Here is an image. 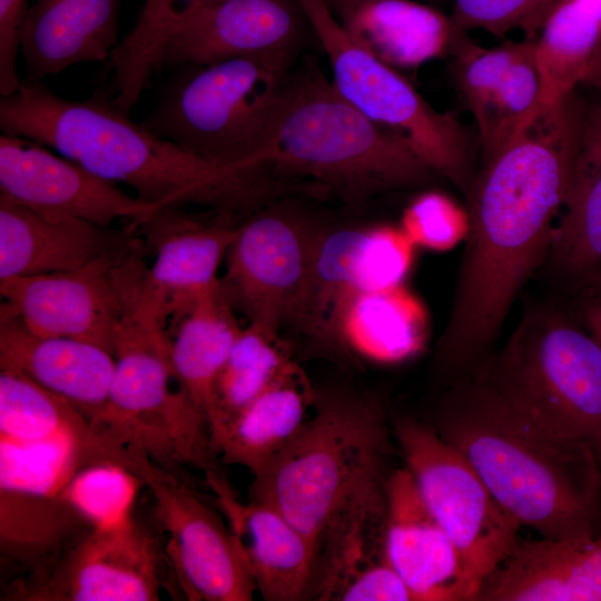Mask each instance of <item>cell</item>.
Returning a JSON list of instances; mask_svg holds the SVG:
<instances>
[{"mask_svg": "<svg viewBox=\"0 0 601 601\" xmlns=\"http://www.w3.org/2000/svg\"><path fill=\"white\" fill-rule=\"evenodd\" d=\"M375 288L367 228L318 233L306 288L293 325L318 345L337 353L343 308L355 294Z\"/></svg>", "mask_w": 601, "mask_h": 601, "instance_id": "26", "label": "cell"}, {"mask_svg": "<svg viewBox=\"0 0 601 601\" xmlns=\"http://www.w3.org/2000/svg\"><path fill=\"white\" fill-rule=\"evenodd\" d=\"M579 283L581 293L574 317L601 346V274Z\"/></svg>", "mask_w": 601, "mask_h": 601, "instance_id": "43", "label": "cell"}, {"mask_svg": "<svg viewBox=\"0 0 601 601\" xmlns=\"http://www.w3.org/2000/svg\"><path fill=\"white\" fill-rule=\"evenodd\" d=\"M430 424L521 526L548 540L601 535L591 447L549 434L476 380L446 387Z\"/></svg>", "mask_w": 601, "mask_h": 601, "instance_id": "3", "label": "cell"}, {"mask_svg": "<svg viewBox=\"0 0 601 601\" xmlns=\"http://www.w3.org/2000/svg\"><path fill=\"white\" fill-rule=\"evenodd\" d=\"M220 285L203 295L175 325L170 358L175 381L207 418L217 378L243 328Z\"/></svg>", "mask_w": 601, "mask_h": 601, "instance_id": "31", "label": "cell"}, {"mask_svg": "<svg viewBox=\"0 0 601 601\" xmlns=\"http://www.w3.org/2000/svg\"><path fill=\"white\" fill-rule=\"evenodd\" d=\"M312 36L298 0H206L175 26L161 67L208 65L249 55L297 56Z\"/></svg>", "mask_w": 601, "mask_h": 601, "instance_id": "17", "label": "cell"}, {"mask_svg": "<svg viewBox=\"0 0 601 601\" xmlns=\"http://www.w3.org/2000/svg\"><path fill=\"white\" fill-rule=\"evenodd\" d=\"M295 58L249 55L176 67L139 124L219 165L268 161Z\"/></svg>", "mask_w": 601, "mask_h": 601, "instance_id": "5", "label": "cell"}, {"mask_svg": "<svg viewBox=\"0 0 601 601\" xmlns=\"http://www.w3.org/2000/svg\"><path fill=\"white\" fill-rule=\"evenodd\" d=\"M601 39V0H560L535 39L540 79L539 108L568 98Z\"/></svg>", "mask_w": 601, "mask_h": 601, "instance_id": "32", "label": "cell"}, {"mask_svg": "<svg viewBox=\"0 0 601 601\" xmlns=\"http://www.w3.org/2000/svg\"><path fill=\"white\" fill-rule=\"evenodd\" d=\"M476 381L549 434L601 455V346L559 307L528 311Z\"/></svg>", "mask_w": 601, "mask_h": 601, "instance_id": "7", "label": "cell"}, {"mask_svg": "<svg viewBox=\"0 0 601 601\" xmlns=\"http://www.w3.org/2000/svg\"><path fill=\"white\" fill-rule=\"evenodd\" d=\"M2 134L40 142L158 208L199 205L253 214L297 193L270 162L224 166L160 138L117 109L102 83L83 100L57 96L42 81L22 79L0 98Z\"/></svg>", "mask_w": 601, "mask_h": 601, "instance_id": "2", "label": "cell"}, {"mask_svg": "<svg viewBox=\"0 0 601 601\" xmlns=\"http://www.w3.org/2000/svg\"><path fill=\"white\" fill-rule=\"evenodd\" d=\"M267 160L351 204L436 174L400 132L349 104L317 67L290 73Z\"/></svg>", "mask_w": 601, "mask_h": 601, "instance_id": "4", "label": "cell"}, {"mask_svg": "<svg viewBox=\"0 0 601 601\" xmlns=\"http://www.w3.org/2000/svg\"><path fill=\"white\" fill-rule=\"evenodd\" d=\"M316 398L295 364L211 436V449L226 464L262 473L295 439Z\"/></svg>", "mask_w": 601, "mask_h": 601, "instance_id": "27", "label": "cell"}, {"mask_svg": "<svg viewBox=\"0 0 601 601\" xmlns=\"http://www.w3.org/2000/svg\"><path fill=\"white\" fill-rule=\"evenodd\" d=\"M475 601H601V535L520 540Z\"/></svg>", "mask_w": 601, "mask_h": 601, "instance_id": "23", "label": "cell"}, {"mask_svg": "<svg viewBox=\"0 0 601 601\" xmlns=\"http://www.w3.org/2000/svg\"><path fill=\"white\" fill-rule=\"evenodd\" d=\"M121 0H35L26 14L20 52L29 82L81 62L109 59L119 43Z\"/></svg>", "mask_w": 601, "mask_h": 601, "instance_id": "24", "label": "cell"}, {"mask_svg": "<svg viewBox=\"0 0 601 601\" xmlns=\"http://www.w3.org/2000/svg\"><path fill=\"white\" fill-rule=\"evenodd\" d=\"M137 474L149 487L175 581L187 600L250 601L256 584L227 523L180 477L129 447Z\"/></svg>", "mask_w": 601, "mask_h": 601, "instance_id": "11", "label": "cell"}, {"mask_svg": "<svg viewBox=\"0 0 601 601\" xmlns=\"http://www.w3.org/2000/svg\"><path fill=\"white\" fill-rule=\"evenodd\" d=\"M295 364L278 332L243 328L216 382L210 439Z\"/></svg>", "mask_w": 601, "mask_h": 601, "instance_id": "36", "label": "cell"}, {"mask_svg": "<svg viewBox=\"0 0 601 601\" xmlns=\"http://www.w3.org/2000/svg\"><path fill=\"white\" fill-rule=\"evenodd\" d=\"M451 17L455 29H484L504 36L519 29L525 39L535 40L560 0H453Z\"/></svg>", "mask_w": 601, "mask_h": 601, "instance_id": "40", "label": "cell"}, {"mask_svg": "<svg viewBox=\"0 0 601 601\" xmlns=\"http://www.w3.org/2000/svg\"><path fill=\"white\" fill-rule=\"evenodd\" d=\"M426 314L402 285L359 292L342 311L337 353L377 364L401 363L426 338Z\"/></svg>", "mask_w": 601, "mask_h": 601, "instance_id": "30", "label": "cell"}, {"mask_svg": "<svg viewBox=\"0 0 601 601\" xmlns=\"http://www.w3.org/2000/svg\"><path fill=\"white\" fill-rule=\"evenodd\" d=\"M206 0H144L132 30L109 57V91L114 104L130 112L154 76L162 71L165 47L179 20Z\"/></svg>", "mask_w": 601, "mask_h": 601, "instance_id": "35", "label": "cell"}, {"mask_svg": "<svg viewBox=\"0 0 601 601\" xmlns=\"http://www.w3.org/2000/svg\"><path fill=\"white\" fill-rule=\"evenodd\" d=\"M104 462L124 465L136 473V462L125 446L0 436V489L56 496L79 471Z\"/></svg>", "mask_w": 601, "mask_h": 601, "instance_id": "33", "label": "cell"}, {"mask_svg": "<svg viewBox=\"0 0 601 601\" xmlns=\"http://www.w3.org/2000/svg\"><path fill=\"white\" fill-rule=\"evenodd\" d=\"M467 215L439 193L417 197L405 210L402 230L414 245L446 250L466 237Z\"/></svg>", "mask_w": 601, "mask_h": 601, "instance_id": "41", "label": "cell"}, {"mask_svg": "<svg viewBox=\"0 0 601 601\" xmlns=\"http://www.w3.org/2000/svg\"><path fill=\"white\" fill-rule=\"evenodd\" d=\"M0 436L17 441L69 440L124 446L59 395L22 373L0 372Z\"/></svg>", "mask_w": 601, "mask_h": 601, "instance_id": "34", "label": "cell"}, {"mask_svg": "<svg viewBox=\"0 0 601 601\" xmlns=\"http://www.w3.org/2000/svg\"><path fill=\"white\" fill-rule=\"evenodd\" d=\"M520 42H505L492 49L473 43L465 31L454 28L450 48L453 76L462 99L475 121L483 115L491 97L514 61Z\"/></svg>", "mask_w": 601, "mask_h": 601, "instance_id": "39", "label": "cell"}, {"mask_svg": "<svg viewBox=\"0 0 601 601\" xmlns=\"http://www.w3.org/2000/svg\"><path fill=\"white\" fill-rule=\"evenodd\" d=\"M316 234L272 203L239 224L225 256L220 289L250 325L293 324L308 279Z\"/></svg>", "mask_w": 601, "mask_h": 601, "instance_id": "12", "label": "cell"}, {"mask_svg": "<svg viewBox=\"0 0 601 601\" xmlns=\"http://www.w3.org/2000/svg\"><path fill=\"white\" fill-rule=\"evenodd\" d=\"M27 0H0V95L18 90L22 79L17 72V57L23 21L28 12Z\"/></svg>", "mask_w": 601, "mask_h": 601, "instance_id": "42", "label": "cell"}, {"mask_svg": "<svg viewBox=\"0 0 601 601\" xmlns=\"http://www.w3.org/2000/svg\"><path fill=\"white\" fill-rule=\"evenodd\" d=\"M91 526L60 496L0 489V560L9 591L42 581Z\"/></svg>", "mask_w": 601, "mask_h": 601, "instance_id": "25", "label": "cell"}, {"mask_svg": "<svg viewBox=\"0 0 601 601\" xmlns=\"http://www.w3.org/2000/svg\"><path fill=\"white\" fill-rule=\"evenodd\" d=\"M125 234L87 220L39 211L0 198V280L80 268L137 245Z\"/></svg>", "mask_w": 601, "mask_h": 601, "instance_id": "21", "label": "cell"}, {"mask_svg": "<svg viewBox=\"0 0 601 601\" xmlns=\"http://www.w3.org/2000/svg\"><path fill=\"white\" fill-rule=\"evenodd\" d=\"M145 482L124 465L104 462L79 471L60 496L93 530H116L135 521L134 506Z\"/></svg>", "mask_w": 601, "mask_h": 601, "instance_id": "38", "label": "cell"}, {"mask_svg": "<svg viewBox=\"0 0 601 601\" xmlns=\"http://www.w3.org/2000/svg\"><path fill=\"white\" fill-rule=\"evenodd\" d=\"M581 131L580 111L562 104L540 111L513 139L483 156L465 191L466 245L434 353L445 386L482 376L513 300L546 258Z\"/></svg>", "mask_w": 601, "mask_h": 601, "instance_id": "1", "label": "cell"}, {"mask_svg": "<svg viewBox=\"0 0 601 601\" xmlns=\"http://www.w3.org/2000/svg\"><path fill=\"white\" fill-rule=\"evenodd\" d=\"M581 83L588 85L601 93V39L583 73Z\"/></svg>", "mask_w": 601, "mask_h": 601, "instance_id": "44", "label": "cell"}, {"mask_svg": "<svg viewBox=\"0 0 601 601\" xmlns=\"http://www.w3.org/2000/svg\"><path fill=\"white\" fill-rule=\"evenodd\" d=\"M386 504L387 560L414 601H474L457 549L406 466L390 472Z\"/></svg>", "mask_w": 601, "mask_h": 601, "instance_id": "19", "label": "cell"}, {"mask_svg": "<svg viewBox=\"0 0 601 601\" xmlns=\"http://www.w3.org/2000/svg\"><path fill=\"white\" fill-rule=\"evenodd\" d=\"M170 344L167 329L124 314L114 341L109 400L91 423L181 480L184 466L199 469L206 476L220 470L208 422L184 390H171Z\"/></svg>", "mask_w": 601, "mask_h": 601, "instance_id": "8", "label": "cell"}, {"mask_svg": "<svg viewBox=\"0 0 601 601\" xmlns=\"http://www.w3.org/2000/svg\"><path fill=\"white\" fill-rule=\"evenodd\" d=\"M323 48L338 92L370 119L402 134L436 173L464 191L473 178L466 131L435 110L401 76L357 43L323 0H298Z\"/></svg>", "mask_w": 601, "mask_h": 601, "instance_id": "9", "label": "cell"}, {"mask_svg": "<svg viewBox=\"0 0 601 601\" xmlns=\"http://www.w3.org/2000/svg\"><path fill=\"white\" fill-rule=\"evenodd\" d=\"M116 359L86 341L42 336L0 313V370L24 374L68 401L90 421L107 405Z\"/></svg>", "mask_w": 601, "mask_h": 601, "instance_id": "22", "label": "cell"}, {"mask_svg": "<svg viewBox=\"0 0 601 601\" xmlns=\"http://www.w3.org/2000/svg\"><path fill=\"white\" fill-rule=\"evenodd\" d=\"M332 13L339 19L348 10L357 6L365 0H323ZM422 1H437V0H422Z\"/></svg>", "mask_w": 601, "mask_h": 601, "instance_id": "45", "label": "cell"}, {"mask_svg": "<svg viewBox=\"0 0 601 601\" xmlns=\"http://www.w3.org/2000/svg\"><path fill=\"white\" fill-rule=\"evenodd\" d=\"M394 436L423 501L459 551L475 601L516 546L522 526L430 423L401 417Z\"/></svg>", "mask_w": 601, "mask_h": 601, "instance_id": "10", "label": "cell"}, {"mask_svg": "<svg viewBox=\"0 0 601 601\" xmlns=\"http://www.w3.org/2000/svg\"><path fill=\"white\" fill-rule=\"evenodd\" d=\"M129 252L72 270L1 279L0 313L38 335L90 342L112 354L124 315L112 268Z\"/></svg>", "mask_w": 601, "mask_h": 601, "instance_id": "18", "label": "cell"}, {"mask_svg": "<svg viewBox=\"0 0 601 601\" xmlns=\"http://www.w3.org/2000/svg\"><path fill=\"white\" fill-rule=\"evenodd\" d=\"M598 460V463H599V467H600V472H601V455L597 457Z\"/></svg>", "mask_w": 601, "mask_h": 601, "instance_id": "46", "label": "cell"}, {"mask_svg": "<svg viewBox=\"0 0 601 601\" xmlns=\"http://www.w3.org/2000/svg\"><path fill=\"white\" fill-rule=\"evenodd\" d=\"M390 453V430L377 403L346 393L316 395L299 433L254 476L249 499L277 509L317 548L346 499L386 472Z\"/></svg>", "mask_w": 601, "mask_h": 601, "instance_id": "6", "label": "cell"}, {"mask_svg": "<svg viewBox=\"0 0 601 601\" xmlns=\"http://www.w3.org/2000/svg\"><path fill=\"white\" fill-rule=\"evenodd\" d=\"M236 215L217 213L206 219L184 208L166 207L129 227L145 238L155 255L138 266L127 303L142 316L167 327L206 293L219 285L218 268L236 236Z\"/></svg>", "mask_w": 601, "mask_h": 601, "instance_id": "13", "label": "cell"}, {"mask_svg": "<svg viewBox=\"0 0 601 601\" xmlns=\"http://www.w3.org/2000/svg\"><path fill=\"white\" fill-rule=\"evenodd\" d=\"M266 601H295L308 594L316 548L274 506L242 502L221 471L205 477Z\"/></svg>", "mask_w": 601, "mask_h": 601, "instance_id": "20", "label": "cell"}, {"mask_svg": "<svg viewBox=\"0 0 601 601\" xmlns=\"http://www.w3.org/2000/svg\"><path fill=\"white\" fill-rule=\"evenodd\" d=\"M166 549L136 521L89 530L42 581L6 591L1 600L155 601L168 587Z\"/></svg>", "mask_w": 601, "mask_h": 601, "instance_id": "14", "label": "cell"}, {"mask_svg": "<svg viewBox=\"0 0 601 601\" xmlns=\"http://www.w3.org/2000/svg\"><path fill=\"white\" fill-rule=\"evenodd\" d=\"M388 474H375L359 484L323 530L309 587L315 599L414 601L386 555Z\"/></svg>", "mask_w": 601, "mask_h": 601, "instance_id": "15", "label": "cell"}, {"mask_svg": "<svg viewBox=\"0 0 601 601\" xmlns=\"http://www.w3.org/2000/svg\"><path fill=\"white\" fill-rule=\"evenodd\" d=\"M540 79L535 40L520 42L508 73L476 120L483 156L501 148L534 119L539 112Z\"/></svg>", "mask_w": 601, "mask_h": 601, "instance_id": "37", "label": "cell"}, {"mask_svg": "<svg viewBox=\"0 0 601 601\" xmlns=\"http://www.w3.org/2000/svg\"><path fill=\"white\" fill-rule=\"evenodd\" d=\"M0 198L102 227L121 218L132 227L160 209L40 142L8 134L0 136Z\"/></svg>", "mask_w": 601, "mask_h": 601, "instance_id": "16", "label": "cell"}, {"mask_svg": "<svg viewBox=\"0 0 601 601\" xmlns=\"http://www.w3.org/2000/svg\"><path fill=\"white\" fill-rule=\"evenodd\" d=\"M348 35L385 63L414 68L450 52L451 18L417 0H365L339 19Z\"/></svg>", "mask_w": 601, "mask_h": 601, "instance_id": "29", "label": "cell"}, {"mask_svg": "<svg viewBox=\"0 0 601 601\" xmlns=\"http://www.w3.org/2000/svg\"><path fill=\"white\" fill-rule=\"evenodd\" d=\"M546 257L581 282L601 274V102L587 107L568 197Z\"/></svg>", "mask_w": 601, "mask_h": 601, "instance_id": "28", "label": "cell"}]
</instances>
